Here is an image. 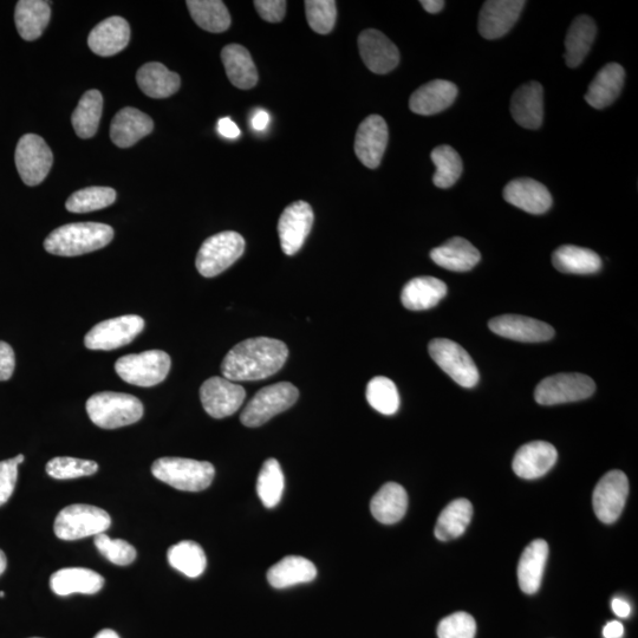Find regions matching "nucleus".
Returning <instances> with one entry per match:
<instances>
[{
    "instance_id": "60",
    "label": "nucleus",
    "mask_w": 638,
    "mask_h": 638,
    "mask_svg": "<svg viewBox=\"0 0 638 638\" xmlns=\"http://www.w3.org/2000/svg\"><path fill=\"white\" fill-rule=\"evenodd\" d=\"M5 596L3 591H0V598H3Z\"/></svg>"
},
{
    "instance_id": "45",
    "label": "nucleus",
    "mask_w": 638,
    "mask_h": 638,
    "mask_svg": "<svg viewBox=\"0 0 638 638\" xmlns=\"http://www.w3.org/2000/svg\"><path fill=\"white\" fill-rule=\"evenodd\" d=\"M366 395L369 405L383 415H394L400 408L399 390L388 377H374L368 383Z\"/></svg>"
},
{
    "instance_id": "18",
    "label": "nucleus",
    "mask_w": 638,
    "mask_h": 638,
    "mask_svg": "<svg viewBox=\"0 0 638 638\" xmlns=\"http://www.w3.org/2000/svg\"><path fill=\"white\" fill-rule=\"evenodd\" d=\"M525 5L523 0H488L480 11V35L486 39L505 36L517 23Z\"/></svg>"
},
{
    "instance_id": "46",
    "label": "nucleus",
    "mask_w": 638,
    "mask_h": 638,
    "mask_svg": "<svg viewBox=\"0 0 638 638\" xmlns=\"http://www.w3.org/2000/svg\"><path fill=\"white\" fill-rule=\"evenodd\" d=\"M99 471L97 462L69 457L51 459L47 465V473L57 480L89 477Z\"/></svg>"
},
{
    "instance_id": "51",
    "label": "nucleus",
    "mask_w": 638,
    "mask_h": 638,
    "mask_svg": "<svg viewBox=\"0 0 638 638\" xmlns=\"http://www.w3.org/2000/svg\"><path fill=\"white\" fill-rule=\"evenodd\" d=\"M256 10L264 21L269 23L282 22L286 12L284 0H256Z\"/></svg>"
},
{
    "instance_id": "23",
    "label": "nucleus",
    "mask_w": 638,
    "mask_h": 638,
    "mask_svg": "<svg viewBox=\"0 0 638 638\" xmlns=\"http://www.w3.org/2000/svg\"><path fill=\"white\" fill-rule=\"evenodd\" d=\"M130 41V26L125 18L115 16L96 25L88 37V45L94 54L109 57L126 49Z\"/></svg>"
},
{
    "instance_id": "52",
    "label": "nucleus",
    "mask_w": 638,
    "mask_h": 638,
    "mask_svg": "<svg viewBox=\"0 0 638 638\" xmlns=\"http://www.w3.org/2000/svg\"><path fill=\"white\" fill-rule=\"evenodd\" d=\"M16 358L10 344L0 341V381L11 379L15 371Z\"/></svg>"
},
{
    "instance_id": "54",
    "label": "nucleus",
    "mask_w": 638,
    "mask_h": 638,
    "mask_svg": "<svg viewBox=\"0 0 638 638\" xmlns=\"http://www.w3.org/2000/svg\"><path fill=\"white\" fill-rule=\"evenodd\" d=\"M270 119L271 117L268 112H265V110L263 109H259L252 116V128L257 130V132H263V130L269 127Z\"/></svg>"
},
{
    "instance_id": "34",
    "label": "nucleus",
    "mask_w": 638,
    "mask_h": 638,
    "mask_svg": "<svg viewBox=\"0 0 638 638\" xmlns=\"http://www.w3.org/2000/svg\"><path fill=\"white\" fill-rule=\"evenodd\" d=\"M316 576V566L309 559L288 556L272 566L268 572V581L273 588L286 589L297 584L310 583Z\"/></svg>"
},
{
    "instance_id": "27",
    "label": "nucleus",
    "mask_w": 638,
    "mask_h": 638,
    "mask_svg": "<svg viewBox=\"0 0 638 638\" xmlns=\"http://www.w3.org/2000/svg\"><path fill=\"white\" fill-rule=\"evenodd\" d=\"M431 258L441 268L454 272H466L480 262L481 255L477 247L468 240L454 237L432 250Z\"/></svg>"
},
{
    "instance_id": "49",
    "label": "nucleus",
    "mask_w": 638,
    "mask_h": 638,
    "mask_svg": "<svg viewBox=\"0 0 638 638\" xmlns=\"http://www.w3.org/2000/svg\"><path fill=\"white\" fill-rule=\"evenodd\" d=\"M477 623L467 613H455L442 620L438 627L439 638H474Z\"/></svg>"
},
{
    "instance_id": "35",
    "label": "nucleus",
    "mask_w": 638,
    "mask_h": 638,
    "mask_svg": "<svg viewBox=\"0 0 638 638\" xmlns=\"http://www.w3.org/2000/svg\"><path fill=\"white\" fill-rule=\"evenodd\" d=\"M136 81L143 93L152 99H167L178 93L181 84L178 74L158 62L143 65L136 74Z\"/></svg>"
},
{
    "instance_id": "44",
    "label": "nucleus",
    "mask_w": 638,
    "mask_h": 638,
    "mask_svg": "<svg viewBox=\"0 0 638 638\" xmlns=\"http://www.w3.org/2000/svg\"><path fill=\"white\" fill-rule=\"evenodd\" d=\"M115 200L116 191L113 188L88 187L71 194L65 207L71 213H89L103 210L113 205Z\"/></svg>"
},
{
    "instance_id": "16",
    "label": "nucleus",
    "mask_w": 638,
    "mask_h": 638,
    "mask_svg": "<svg viewBox=\"0 0 638 638\" xmlns=\"http://www.w3.org/2000/svg\"><path fill=\"white\" fill-rule=\"evenodd\" d=\"M388 126L379 115H371L358 127L355 153L362 164L370 169L381 165L388 145Z\"/></svg>"
},
{
    "instance_id": "41",
    "label": "nucleus",
    "mask_w": 638,
    "mask_h": 638,
    "mask_svg": "<svg viewBox=\"0 0 638 638\" xmlns=\"http://www.w3.org/2000/svg\"><path fill=\"white\" fill-rule=\"evenodd\" d=\"M167 558L172 568L187 577L197 578L204 574L207 566L205 551L198 543L184 540L168 550Z\"/></svg>"
},
{
    "instance_id": "59",
    "label": "nucleus",
    "mask_w": 638,
    "mask_h": 638,
    "mask_svg": "<svg viewBox=\"0 0 638 638\" xmlns=\"http://www.w3.org/2000/svg\"><path fill=\"white\" fill-rule=\"evenodd\" d=\"M6 565H8V561H6L5 553L0 550V576H2L6 570Z\"/></svg>"
},
{
    "instance_id": "38",
    "label": "nucleus",
    "mask_w": 638,
    "mask_h": 638,
    "mask_svg": "<svg viewBox=\"0 0 638 638\" xmlns=\"http://www.w3.org/2000/svg\"><path fill=\"white\" fill-rule=\"evenodd\" d=\"M473 517V506L470 500L457 499L452 501L441 512L435 525L434 535L441 542L455 539L464 535Z\"/></svg>"
},
{
    "instance_id": "13",
    "label": "nucleus",
    "mask_w": 638,
    "mask_h": 638,
    "mask_svg": "<svg viewBox=\"0 0 638 638\" xmlns=\"http://www.w3.org/2000/svg\"><path fill=\"white\" fill-rule=\"evenodd\" d=\"M245 399V389L225 377H211L200 388L201 403L214 419H224L237 413Z\"/></svg>"
},
{
    "instance_id": "26",
    "label": "nucleus",
    "mask_w": 638,
    "mask_h": 638,
    "mask_svg": "<svg viewBox=\"0 0 638 638\" xmlns=\"http://www.w3.org/2000/svg\"><path fill=\"white\" fill-rule=\"evenodd\" d=\"M624 80H626V71L622 65L617 63L605 65L591 82L585 100L596 109L609 107L620 96Z\"/></svg>"
},
{
    "instance_id": "61",
    "label": "nucleus",
    "mask_w": 638,
    "mask_h": 638,
    "mask_svg": "<svg viewBox=\"0 0 638 638\" xmlns=\"http://www.w3.org/2000/svg\"><path fill=\"white\" fill-rule=\"evenodd\" d=\"M34 638H37V637H34Z\"/></svg>"
},
{
    "instance_id": "20",
    "label": "nucleus",
    "mask_w": 638,
    "mask_h": 638,
    "mask_svg": "<svg viewBox=\"0 0 638 638\" xmlns=\"http://www.w3.org/2000/svg\"><path fill=\"white\" fill-rule=\"evenodd\" d=\"M557 459L555 446L545 441H533L518 449L513 459V471L523 479H538L555 466Z\"/></svg>"
},
{
    "instance_id": "5",
    "label": "nucleus",
    "mask_w": 638,
    "mask_h": 638,
    "mask_svg": "<svg viewBox=\"0 0 638 638\" xmlns=\"http://www.w3.org/2000/svg\"><path fill=\"white\" fill-rule=\"evenodd\" d=\"M298 389L290 382H279L260 389L240 415L243 425L256 428L295 405Z\"/></svg>"
},
{
    "instance_id": "28",
    "label": "nucleus",
    "mask_w": 638,
    "mask_h": 638,
    "mask_svg": "<svg viewBox=\"0 0 638 638\" xmlns=\"http://www.w3.org/2000/svg\"><path fill=\"white\" fill-rule=\"evenodd\" d=\"M103 585L104 578L100 574L82 568L62 569L50 578V588L58 596L94 595L102 590Z\"/></svg>"
},
{
    "instance_id": "47",
    "label": "nucleus",
    "mask_w": 638,
    "mask_h": 638,
    "mask_svg": "<svg viewBox=\"0 0 638 638\" xmlns=\"http://www.w3.org/2000/svg\"><path fill=\"white\" fill-rule=\"evenodd\" d=\"M305 11L310 28L319 35H328L334 29L337 6L334 0H307Z\"/></svg>"
},
{
    "instance_id": "11",
    "label": "nucleus",
    "mask_w": 638,
    "mask_h": 638,
    "mask_svg": "<svg viewBox=\"0 0 638 638\" xmlns=\"http://www.w3.org/2000/svg\"><path fill=\"white\" fill-rule=\"evenodd\" d=\"M145 329V321L136 315L107 319L91 329L84 344L90 350H115L132 343Z\"/></svg>"
},
{
    "instance_id": "3",
    "label": "nucleus",
    "mask_w": 638,
    "mask_h": 638,
    "mask_svg": "<svg viewBox=\"0 0 638 638\" xmlns=\"http://www.w3.org/2000/svg\"><path fill=\"white\" fill-rule=\"evenodd\" d=\"M87 413L97 427L116 429L133 425L143 416L142 402L125 393H96L87 401Z\"/></svg>"
},
{
    "instance_id": "22",
    "label": "nucleus",
    "mask_w": 638,
    "mask_h": 638,
    "mask_svg": "<svg viewBox=\"0 0 638 638\" xmlns=\"http://www.w3.org/2000/svg\"><path fill=\"white\" fill-rule=\"evenodd\" d=\"M514 121L526 129H538L544 119V89L538 82H530L518 88L511 100Z\"/></svg>"
},
{
    "instance_id": "56",
    "label": "nucleus",
    "mask_w": 638,
    "mask_h": 638,
    "mask_svg": "<svg viewBox=\"0 0 638 638\" xmlns=\"http://www.w3.org/2000/svg\"><path fill=\"white\" fill-rule=\"evenodd\" d=\"M611 608H613L614 613L621 618H627L631 613L629 603L621 600V598H614L613 602H611Z\"/></svg>"
},
{
    "instance_id": "21",
    "label": "nucleus",
    "mask_w": 638,
    "mask_h": 638,
    "mask_svg": "<svg viewBox=\"0 0 638 638\" xmlns=\"http://www.w3.org/2000/svg\"><path fill=\"white\" fill-rule=\"evenodd\" d=\"M504 199L507 203L530 214L548 212L553 203L548 188L529 178L509 182L504 190Z\"/></svg>"
},
{
    "instance_id": "7",
    "label": "nucleus",
    "mask_w": 638,
    "mask_h": 638,
    "mask_svg": "<svg viewBox=\"0 0 638 638\" xmlns=\"http://www.w3.org/2000/svg\"><path fill=\"white\" fill-rule=\"evenodd\" d=\"M112 525V518L100 507L76 504L65 507L55 520V535L62 540H78L101 535Z\"/></svg>"
},
{
    "instance_id": "37",
    "label": "nucleus",
    "mask_w": 638,
    "mask_h": 638,
    "mask_svg": "<svg viewBox=\"0 0 638 638\" xmlns=\"http://www.w3.org/2000/svg\"><path fill=\"white\" fill-rule=\"evenodd\" d=\"M552 263L558 271L571 275H592L602 268L596 252L574 245H564L553 252Z\"/></svg>"
},
{
    "instance_id": "4",
    "label": "nucleus",
    "mask_w": 638,
    "mask_h": 638,
    "mask_svg": "<svg viewBox=\"0 0 638 638\" xmlns=\"http://www.w3.org/2000/svg\"><path fill=\"white\" fill-rule=\"evenodd\" d=\"M154 477L179 491L200 492L210 487L216 468L207 461L161 458L152 466Z\"/></svg>"
},
{
    "instance_id": "19",
    "label": "nucleus",
    "mask_w": 638,
    "mask_h": 638,
    "mask_svg": "<svg viewBox=\"0 0 638 638\" xmlns=\"http://www.w3.org/2000/svg\"><path fill=\"white\" fill-rule=\"evenodd\" d=\"M491 331L512 341L538 343L551 340L555 336V330L551 325L538 321V319L504 315L491 319L488 323Z\"/></svg>"
},
{
    "instance_id": "58",
    "label": "nucleus",
    "mask_w": 638,
    "mask_h": 638,
    "mask_svg": "<svg viewBox=\"0 0 638 638\" xmlns=\"http://www.w3.org/2000/svg\"><path fill=\"white\" fill-rule=\"evenodd\" d=\"M94 638H120L119 634L115 633L114 630L104 629L100 631Z\"/></svg>"
},
{
    "instance_id": "43",
    "label": "nucleus",
    "mask_w": 638,
    "mask_h": 638,
    "mask_svg": "<svg viewBox=\"0 0 638 638\" xmlns=\"http://www.w3.org/2000/svg\"><path fill=\"white\" fill-rule=\"evenodd\" d=\"M436 172L433 182L436 187L449 188L455 185L462 174V161L460 155L451 146H439L431 155Z\"/></svg>"
},
{
    "instance_id": "33",
    "label": "nucleus",
    "mask_w": 638,
    "mask_h": 638,
    "mask_svg": "<svg viewBox=\"0 0 638 638\" xmlns=\"http://www.w3.org/2000/svg\"><path fill=\"white\" fill-rule=\"evenodd\" d=\"M408 509V496L405 488L399 484L388 483L381 487L373 499L370 510L377 522L392 525L405 517Z\"/></svg>"
},
{
    "instance_id": "17",
    "label": "nucleus",
    "mask_w": 638,
    "mask_h": 638,
    "mask_svg": "<svg viewBox=\"0 0 638 638\" xmlns=\"http://www.w3.org/2000/svg\"><path fill=\"white\" fill-rule=\"evenodd\" d=\"M358 48L364 64L374 74H388L400 63L399 49L381 31H363L358 37Z\"/></svg>"
},
{
    "instance_id": "32",
    "label": "nucleus",
    "mask_w": 638,
    "mask_h": 638,
    "mask_svg": "<svg viewBox=\"0 0 638 638\" xmlns=\"http://www.w3.org/2000/svg\"><path fill=\"white\" fill-rule=\"evenodd\" d=\"M597 26L589 16H579L572 22L565 38V63L569 68H577L588 56L595 42Z\"/></svg>"
},
{
    "instance_id": "42",
    "label": "nucleus",
    "mask_w": 638,
    "mask_h": 638,
    "mask_svg": "<svg viewBox=\"0 0 638 638\" xmlns=\"http://www.w3.org/2000/svg\"><path fill=\"white\" fill-rule=\"evenodd\" d=\"M284 492V474L276 459L264 462L257 480V493L266 509H275Z\"/></svg>"
},
{
    "instance_id": "50",
    "label": "nucleus",
    "mask_w": 638,
    "mask_h": 638,
    "mask_svg": "<svg viewBox=\"0 0 638 638\" xmlns=\"http://www.w3.org/2000/svg\"><path fill=\"white\" fill-rule=\"evenodd\" d=\"M24 460V455L19 454L16 458L0 461V506L8 503L15 491L18 466L23 464Z\"/></svg>"
},
{
    "instance_id": "24",
    "label": "nucleus",
    "mask_w": 638,
    "mask_h": 638,
    "mask_svg": "<svg viewBox=\"0 0 638 638\" xmlns=\"http://www.w3.org/2000/svg\"><path fill=\"white\" fill-rule=\"evenodd\" d=\"M458 96V87L445 80L425 84L410 96L409 107L418 115H435L451 107Z\"/></svg>"
},
{
    "instance_id": "15",
    "label": "nucleus",
    "mask_w": 638,
    "mask_h": 638,
    "mask_svg": "<svg viewBox=\"0 0 638 638\" xmlns=\"http://www.w3.org/2000/svg\"><path fill=\"white\" fill-rule=\"evenodd\" d=\"M314 219V211L305 201H297L285 208L278 223L279 239L285 255L294 256L302 249Z\"/></svg>"
},
{
    "instance_id": "36",
    "label": "nucleus",
    "mask_w": 638,
    "mask_h": 638,
    "mask_svg": "<svg viewBox=\"0 0 638 638\" xmlns=\"http://www.w3.org/2000/svg\"><path fill=\"white\" fill-rule=\"evenodd\" d=\"M51 9L43 0H21L17 3L15 21L19 35L25 41H36L50 22Z\"/></svg>"
},
{
    "instance_id": "30",
    "label": "nucleus",
    "mask_w": 638,
    "mask_h": 638,
    "mask_svg": "<svg viewBox=\"0 0 638 638\" xmlns=\"http://www.w3.org/2000/svg\"><path fill=\"white\" fill-rule=\"evenodd\" d=\"M548 557L549 545L543 539L535 540L523 552L518 565V579L525 594L533 595L539 590Z\"/></svg>"
},
{
    "instance_id": "53",
    "label": "nucleus",
    "mask_w": 638,
    "mask_h": 638,
    "mask_svg": "<svg viewBox=\"0 0 638 638\" xmlns=\"http://www.w3.org/2000/svg\"><path fill=\"white\" fill-rule=\"evenodd\" d=\"M218 133L223 136L225 139H238L240 134V129L234 123L230 117H224V119H220L218 122Z\"/></svg>"
},
{
    "instance_id": "39",
    "label": "nucleus",
    "mask_w": 638,
    "mask_h": 638,
    "mask_svg": "<svg viewBox=\"0 0 638 638\" xmlns=\"http://www.w3.org/2000/svg\"><path fill=\"white\" fill-rule=\"evenodd\" d=\"M103 109V96L99 90H89L82 96L71 122L78 138L90 139L99 130Z\"/></svg>"
},
{
    "instance_id": "40",
    "label": "nucleus",
    "mask_w": 638,
    "mask_h": 638,
    "mask_svg": "<svg viewBox=\"0 0 638 638\" xmlns=\"http://www.w3.org/2000/svg\"><path fill=\"white\" fill-rule=\"evenodd\" d=\"M186 4L201 29L220 34L230 28V12L220 0H188Z\"/></svg>"
},
{
    "instance_id": "14",
    "label": "nucleus",
    "mask_w": 638,
    "mask_h": 638,
    "mask_svg": "<svg viewBox=\"0 0 638 638\" xmlns=\"http://www.w3.org/2000/svg\"><path fill=\"white\" fill-rule=\"evenodd\" d=\"M629 493L627 475L621 471H610L597 484L592 504L598 519L605 524H613L626 505Z\"/></svg>"
},
{
    "instance_id": "8",
    "label": "nucleus",
    "mask_w": 638,
    "mask_h": 638,
    "mask_svg": "<svg viewBox=\"0 0 638 638\" xmlns=\"http://www.w3.org/2000/svg\"><path fill=\"white\" fill-rule=\"evenodd\" d=\"M171 364V357L165 351L148 350L119 358L115 370L123 381L133 386L154 387L166 380Z\"/></svg>"
},
{
    "instance_id": "29",
    "label": "nucleus",
    "mask_w": 638,
    "mask_h": 638,
    "mask_svg": "<svg viewBox=\"0 0 638 638\" xmlns=\"http://www.w3.org/2000/svg\"><path fill=\"white\" fill-rule=\"evenodd\" d=\"M447 295V285L434 277H418L409 281L402 290L403 307L412 311L436 307Z\"/></svg>"
},
{
    "instance_id": "10",
    "label": "nucleus",
    "mask_w": 638,
    "mask_h": 638,
    "mask_svg": "<svg viewBox=\"0 0 638 638\" xmlns=\"http://www.w3.org/2000/svg\"><path fill=\"white\" fill-rule=\"evenodd\" d=\"M433 361L464 388H473L479 382V370L470 354L447 338H435L428 347Z\"/></svg>"
},
{
    "instance_id": "48",
    "label": "nucleus",
    "mask_w": 638,
    "mask_h": 638,
    "mask_svg": "<svg viewBox=\"0 0 638 638\" xmlns=\"http://www.w3.org/2000/svg\"><path fill=\"white\" fill-rule=\"evenodd\" d=\"M94 542L101 555L115 565H130L138 556L134 546L130 545L126 540L112 539L101 533V535L95 536Z\"/></svg>"
},
{
    "instance_id": "25",
    "label": "nucleus",
    "mask_w": 638,
    "mask_h": 638,
    "mask_svg": "<svg viewBox=\"0 0 638 638\" xmlns=\"http://www.w3.org/2000/svg\"><path fill=\"white\" fill-rule=\"evenodd\" d=\"M154 129V122L139 109L127 107L120 110L110 127V138L117 147L129 148L138 143Z\"/></svg>"
},
{
    "instance_id": "2",
    "label": "nucleus",
    "mask_w": 638,
    "mask_h": 638,
    "mask_svg": "<svg viewBox=\"0 0 638 638\" xmlns=\"http://www.w3.org/2000/svg\"><path fill=\"white\" fill-rule=\"evenodd\" d=\"M114 238L113 227L100 223H75L58 227L45 239L44 249L51 255L76 257L103 249Z\"/></svg>"
},
{
    "instance_id": "6",
    "label": "nucleus",
    "mask_w": 638,
    "mask_h": 638,
    "mask_svg": "<svg viewBox=\"0 0 638 638\" xmlns=\"http://www.w3.org/2000/svg\"><path fill=\"white\" fill-rule=\"evenodd\" d=\"M245 239L233 231L220 232L205 240L198 252L195 266L201 276L213 278L244 255Z\"/></svg>"
},
{
    "instance_id": "12",
    "label": "nucleus",
    "mask_w": 638,
    "mask_h": 638,
    "mask_svg": "<svg viewBox=\"0 0 638 638\" xmlns=\"http://www.w3.org/2000/svg\"><path fill=\"white\" fill-rule=\"evenodd\" d=\"M15 160L24 184L32 187L48 177L54 164V155L41 136L26 134L18 142Z\"/></svg>"
},
{
    "instance_id": "1",
    "label": "nucleus",
    "mask_w": 638,
    "mask_h": 638,
    "mask_svg": "<svg viewBox=\"0 0 638 638\" xmlns=\"http://www.w3.org/2000/svg\"><path fill=\"white\" fill-rule=\"evenodd\" d=\"M289 349L270 337L249 338L233 347L221 363V373L232 382L260 381L275 375L288 360Z\"/></svg>"
},
{
    "instance_id": "57",
    "label": "nucleus",
    "mask_w": 638,
    "mask_h": 638,
    "mask_svg": "<svg viewBox=\"0 0 638 638\" xmlns=\"http://www.w3.org/2000/svg\"><path fill=\"white\" fill-rule=\"evenodd\" d=\"M420 3L423 9L429 13H433V15L445 8V2H442V0H422Z\"/></svg>"
},
{
    "instance_id": "31",
    "label": "nucleus",
    "mask_w": 638,
    "mask_h": 638,
    "mask_svg": "<svg viewBox=\"0 0 638 638\" xmlns=\"http://www.w3.org/2000/svg\"><path fill=\"white\" fill-rule=\"evenodd\" d=\"M227 77L234 87L249 90L256 87L258 71L249 50L239 44L227 45L221 51Z\"/></svg>"
},
{
    "instance_id": "55",
    "label": "nucleus",
    "mask_w": 638,
    "mask_h": 638,
    "mask_svg": "<svg viewBox=\"0 0 638 638\" xmlns=\"http://www.w3.org/2000/svg\"><path fill=\"white\" fill-rule=\"evenodd\" d=\"M624 635V627L621 622L611 621L603 629L604 638H622Z\"/></svg>"
},
{
    "instance_id": "9",
    "label": "nucleus",
    "mask_w": 638,
    "mask_h": 638,
    "mask_svg": "<svg viewBox=\"0 0 638 638\" xmlns=\"http://www.w3.org/2000/svg\"><path fill=\"white\" fill-rule=\"evenodd\" d=\"M595 390L596 384L588 375L557 374L538 384L535 399L539 405L556 406L589 399Z\"/></svg>"
}]
</instances>
